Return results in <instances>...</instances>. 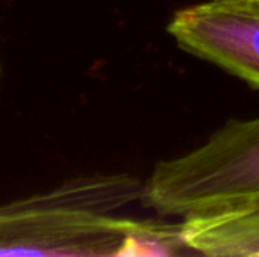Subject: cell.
Masks as SVG:
<instances>
[{"instance_id": "3", "label": "cell", "mask_w": 259, "mask_h": 257, "mask_svg": "<svg viewBox=\"0 0 259 257\" xmlns=\"http://www.w3.org/2000/svg\"><path fill=\"white\" fill-rule=\"evenodd\" d=\"M167 34L178 48L259 90V2L206 0L177 11Z\"/></svg>"}, {"instance_id": "2", "label": "cell", "mask_w": 259, "mask_h": 257, "mask_svg": "<svg viewBox=\"0 0 259 257\" xmlns=\"http://www.w3.org/2000/svg\"><path fill=\"white\" fill-rule=\"evenodd\" d=\"M145 206L178 219L259 206V117L228 120L199 146L159 161L143 183Z\"/></svg>"}, {"instance_id": "4", "label": "cell", "mask_w": 259, "mask_h": 257, "mask_svg": "<svg viewBox=\"0 0 259 257\" xmlns=\"http://www.w3.org/2000/svg\"><path fill=\"white\" fill-rule=\"evenodd\" d=\"M185 250L217 257L259 255V206L178 224Z\"/></svg>"}, {"instance_id": "5", "label": "cell", "mask_w": 259, "mask_h": 257, "mask_svg": "<svg viewBox=\"0 0 259 257\" xmlns=\"http://www.w3.org/2000/svg\"><path fill=\"white\" fill-rule=\"evenodd\" d=\"M257 2H259V0H257Z\"/></svg>"}, {"instance_id": "1", "label": "cell", "mask_w": 259, "mask_h": 257, "mask_svg": "<svg viewBox=\"0 0 259 257\" xmlns=\"http://www.w3.org/2000/svg\"><path fill=\"white\" fill-rule=\"evenodd\" d=\"M141 197L134 176L92 175L0 204V255H122L148 222L111 213Z\"/></svg>"}]
</instances>
